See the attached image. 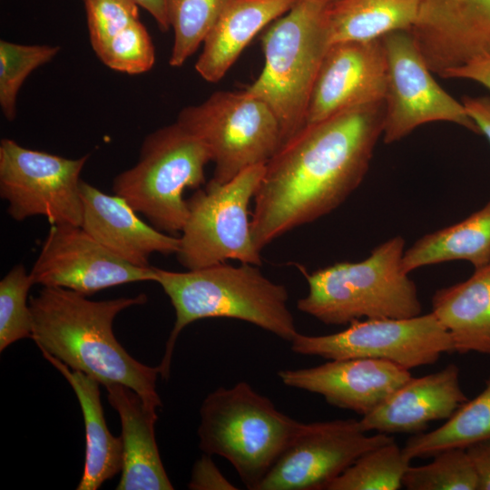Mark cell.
<instances>
[{"mask_svg": "<svg viewBox=\"0 0 490 490\" xmlns=\"http://www.w3.org/2000/svg\"><path fill=\"white\" fill-rule=\"evenodd\" d=\"M384 101L305 125L265 164L250 230L261 251L270 242L337 209L359 186L382 136Z\"/></svg>", "mask_w": 490, "mask_h": 490, "instance_id": "1", "label": "cell"}, {"mask_svg": "<svg viewBox=\"0 0 490 490\" xmlns=\"http://www.w3.org/2000/svg\"><path fill=\"white\" fill-rule=\"evenodd\" d=\"M61 287H43L29 299L33 318L31 338L40 350L81 371L100 384L131 387L148 405L162 406L156 383L158 367L132 358L114 336L113 324L123 309L143 305L147 296L94 301Z\"/></svg>", "mask_w": 490, "mask_h": 490, "instance_id": "2", "label": "cell"}, {"mask_svg": "<svg viewBox=\"0 0 490 490\" xmlns=\"http://www.w3.org/2000/svg\"><path fill=\"white\" fill-rule=\"evenodd\" d=\"M259 266L220 263L187 271L154 267L155 282L169 297L175 322L159 365L168 378L178 337L191 323L203 318H226L247 321L290 342L299 333L288 307L285 286L269 279Z\"/></svg>", "mask_w": 490, "mask_h": 490, "instance_id": "3", "label": "cell"}, {"mask_svg": "<svg viewBox=\"0 0 490 490\" xmlns=\"http://www.w3.org/2000/svg\"><path fill=\"white\" fill-rule=\"evenodd\" d=\"M404 251V239L396 236L360 261L337 262L311 273L300 268L309 290L298 309L328 325L420 315L416 284L402 267Z\"/></svg>", "mask_w": 490, "mask_h": 490, "instance_id": "4", "label": "cell"}, {"mask_svg": "<svg viewBox=\"0 0 490 490\" xmlns=\"http://www.w3.org/2000/svg\"><path fill=\"white\" fill-rule=\"evenodd\" d=\"M200 417L201 450L227 459L251 490L258 489L303 424L245 381L208 394Z\"/></svg>", "mask_w": 490, "mask_h": 490, "instance_id": "5", "label": "cell"}, {"mask_svg": "<svg viewBox=\"0 0 490 490\" xmlns=\"http://www.w3.org/2000/svg\"><path fill=\"white\" fill-rule=\"evenodd\" d=\"M327 5L319 0H298L260 37L264 67L245 91L272 110L279 123L281 145L306 125L312 88L331 45Z\"/></svg>", "mask_w": 490, "mask_h": 490, "instance_id": "6", "label": "cell"}, {"mask_svg": "<svg viewBox=\"0 0 490 490\" xmlns=\"http://www.w3.org/2000/svg\"><path fill=\"white\" fill-rule=\"evenodd\" d=\"M210 162L208 146L175 122L144 138L138 162L114 177L112 191L153 227L176 234L189 214L184 191L205 182Z\"/></svg>", "mask_w": 490, "mask_h": 490, "instance_id": "7", "label": "cell"}, {"mask_svg": "<svg viewBox=\"0 0 490 490\" xmlns=\"http://www.w3.org/2000/svg\"><path fill=\"white\" fill-rule=\"evenodd\" d=\"M265 164L250 167L230 181H210L188 200L189 214L181 230L179 262L196 270L237 260L261 265L249 220V205L261 181Z\"/></svg>", "mask_w": 490, "mask_h": 490, "instance_id": "8", "label": "cell"}, {"mask_svg": "<svg viewBox=\"0 0 490 490\" xmlns=\"http://www.w3.org/2000/svg\"><path fill=\"white\" fill-rule=\"evenodd\" d=\"M176 122L208 146L215 165L211 180L219 183L266 164L282 143L272 110L246 91H218L200 104L184 107Z\"/></svg>", "mask_w": 490, "mask_h": 490, "instance_id": "9", "label": "cell"}, {"mask_svg": "<svg viewBox=\"0 0 490 490\" xmlns=\"http://www.w3.org/2000/svg\"><path fill=\"white\" fill-rule=\"evenodd\" d=\"M290 344L293 352L303 356L383 359L408 370L433 365L443 354L453 353L450 336L432 311L407 318L356 320L327 335L299 332Z\"/></svg>", "mask_w": 490, "mask_h": 490, "instance_id": "10", "label": "cell"}, {"mask_svg": "<svg viewBox=\"0 0 490 490\" xmlns=\"http://www.w3.org/2000/svg\"><path fill=\"white\" fill-rule=\"evenodd\" d=\"M89 155L69 159L0 142V196L11 218L22 221L42 216L51 225L81 226L80 174Z\"/></svg>", "mask_w": 490, "mask_h": 490, "instance_id": "11", "label": "cell"}, {"mask_svg": "<svg viewBox=\"0 0 490 490\" xmlns=\"http://www.w3.org/2000/svg\"><path fill=\"white\" fill-rule=\"evenodd\" d=\"M380 39L387 66L382 132L386 143L433 122H452L479 133L462 102L435 81L409 31L393 32Z\"/></svg>", "mask_w": 490, "mask_h": 490, "instance_id": "12", "label": "cell"}, {"mask_svg": "<svg viewBox=\"0 0 490 490\" xmlns=\"http://www.w3.org/2000/svg\"><path fill=\"white\" fill-rule=\"evenodd\" d=\"M353 418L303 423L257 490H327L365 452L394 440Z\"/></svg>", "mask_w": 490, "mask_h": 490, "instance_id": "13", "label": "cell"}, {"mask_svg": "<svg viewBox=\"0 0 490 490\" xmlns=\"http://www.w3.org/2000/svg\"><path fill=\"white\" fill-rule=\"evenodd\" d=\"M30 275L34 284L65 288L85 296L156 279L153 266L138 267L119 259L74 225L51 226Z\"/></svg>", "mask_w": 490, "mask_h": 490, "instance_id": "14", "label": "cell"}, {"mask_svg": "<svg viewBox=\"0 0 490 490\" xmlns=\"http://www.w3.org/2000/svg\"><path fill=\"white\" fill-rule=\"evenodd\" d=\"M387 77L381 39L332 44L312 88L306 125L357 106L384 101Z\"/></svg>", "mask_w": 490, "mask_h": 490, "instance_id": "15", "label": "cell"}, {"mask_svg": "<svg viewBox=\"0 0 490 490\" xmlns=\"http://www.w3.org/2000/svg\"><path fill=\"white\" fill-rule=\"evenodd\" d=\"M409 32L429 69L441 76L490 55V0H422Z\"/></svg>", "mask_w": 490, "mask_h": 490, "instance_id": "16", "label": "cell"}, {"mask_svg": "<svg viewBox=\"0 0 490 490\" xmlns=\"http://www.w3.org/2000/svg\"><path fill=\"white\" fill-rule=\"evenodd\" d=\"M278 375L285 386L318 394L329 405L361 416L412 377L397 364L367 358L329 359L312 368L279 370Z\"/></svg>", "mask_w": 490, "mask_h": 490, "instance_id": "17", "label": "cell"}, {"mask_svg": "<svg viewBox=\"0 0 490 490\" xmlns=\"http://www.w3.org/2000/svg\"><path fill=\"white\" fill-rule=\"evenodd\" d=\"M459 377L455 364L423 377H411L361 416V428L388 435L424 432L431 422L449 418L468 399Z\"/></svg>", "mask_w": 490, "mask_h": 490, "instance_id": "18", "label": "cell"}, {"mask_svg": "<svg viewBox=\"0 0 490 490\" xmlns=\"http://www.w3.org/2000/svg\"><path fill=\"white\" fill-rule=\"evenodd\" d=\"M81 227L119 259L138 267H149L153 253L176 254L180 238L142 221L121 197L103 192L81 181Z\"/></svg>", "mask_w": 490, "mask_h": 490, "instance_id": "19", "label": "cell"}, {"mask_svg": "<svg viewBox=\"0 0 490 490\" xmlns=\"http://www.w3.org/2000/svg\"><path fill=\"white\" fill-rule=\"evenodd\" d=\"M105 388L122 425V467L116 489L172 490L155 438L157 408L122 384L112 383Z\"/></svg>", "mask_w": 490, "mask_h": 490, "instance_id": "20", "label": "cell"}, {"mask_svg": "<svg viewBox=\"0 0 490 490\" xmlns=\"http://www.w3.org/2000/svg\"><path fill=\"white\" fill-rule=\"evenodd\" d=\"M297 1L226 0L203 41L195 64L198 74L207 82H219L254 36Z\"/></svg>", "mask_w": 490, "mask_h": 490, "instance_id": "21", "label": "cell"}, {"mask_svg": "<svg viewBox=\"0 0 490 490\" xmlns=\"http://www.w3.org/2000/svg\"><path fill=\"white\" fill-rule=\"evenodd\" d=\"M432 312L448 332L453 353L490 355V262L432 297Z\"/></svg>", "mask_w": 490, "mask_h": 490, "instance_id": "22", "label": "cell"}, {"mask_svg": "<svg viewBox=\"0 0 490 490\" xmlns=\"http://www.w3.org/2000/svg\"><path fill=\"white\" fill-rule=\"evenodd\" d=\"M68 381L82 409L85 427V460L77 490H96L122 467V436H113L106 425L100 397V383L86 374L73 370L64 362L40 350Z\"/></svg>", "mask_w": 490, "mask_h": 490, "instance_id": "23", "label": "cell"}, {"mask_svg": "<svg viewBox=\"0 0 490 490\" xmlns=\"http://www.w3.org/2000/svg\"><path fill=\"white\" fill-rule=\"evenodd\" d=\"M422 0H338L325 9L330 44L367 42L410 31Z\"/></svg>", "mask_w": 490, "mask_h": 490, "instance_id": "24", "label": "cell"}, {"mask_svg": "<svg viewBox=\"0 0 490 490\" xmlns=\"http://www.w3.org/2000/svg\"><path fill=\"white\" fill-rule=\"evenodd\" d=\"M466 260L475 269L490 262V199L465 220L427 233L405 250L406 273L432 264Z\"/></svg>", "mask_w": 490, "mask_h": 490, "instance_id": "25", "label": "cell"}, {"mask_svg": "<svg viewBox=\"0 0 490 490\" xmlns=\"http://www.w3.org/2000/svg\"><path fill=\"white\" fill-rule=\"evenodd\" d=\"M490 440V377L475 397L464 402L439 427L415 434L402 448L407 459L427 458L450 448Z\"/></svg>", "mask_w": 490, "mask_h": 490, "instance_id": "26", "label": "cell"}, {"mask_svg": "<svg viewBox=\"0 0 490 490\" xmlns=\"http://www.w3.org/2000/svg\"><path fill=\"white\" fill-rule=\"evenodd\" d=\"M395 439L358 457L327 490H397L410 466Z\"/></svg>", "mask_w": 490, "mask_h": 490, "instance_id": "27", "label": "cell"}, {"mask_svg": "<svg viewBox=\"0 0 490 490\" xmlns=\"http://www.w3.org/2000/svg\"><path fill=\"white\" fill-rule=\"evenodd\" d=\"M226 0H166L170 26L174 33L169 60L181 66L203 43Z\"/></svg>", "mask_w": 490, "mask_h": 490, "instance_id": "28", "label": "cell"}, {"mask_svg": "<svg viewBox=\"0 0 490 490\" xmlns=\"http://www.w3.org/2000/svg\"><path fill=\"white\" fill-rule=\"evenodd\" d=\"M423 466H409L403 486L408 490H479L473 461L465 448L437 453Z\"/></svg>", "mask_w": 490, "mask_h": 490, "instance_id": "29", "label": "cell"}, {"mask_svg": "<svg viewBox=\"0 0 490 490\" xmlns=\"http://www.w3.org/2000/svg\"><path fill=\"white\" fill-rule=\"evenodd\" d=\"M60 50L59 45L0 41V107L6 120L15 118L17 95L25 79L51 62Z\"/></svg>", "mask_w": 490, "mask_h": 490, "instance_id": "30", "label": "cell"}, {"mask_svg": "<svg viewBox=\"0 0 490 490\" xmlns=\"http://www.w3.org/2000/svg\"><path fill=\"white\" fill-rule=\"evenodd\" d=\"M34 285L24 265L14 266L0 281V351L31 338L33 318L27 296Z\"/></svg>", "mask_w": 490, "mask_h": 490, "instance_id": "31", "label": "cell"}, {"mask_svg": "<svg viewBox=\"0 0 490 490\" xmlns=\"http://www.w3.org/2000/svg\"><path fill=\"white\" fill-rule=\"evenodd\" d=\"M95 54L107 67L129 74L148 72L155 63L152 38L140 20L117 34Z\"/></svg>", "mask_w": 490, "mask_h": 490, "instance_id": "32", "label": "cell"}, {"mask_svg": "<svg viewBox=\"0 0 490 490\" xmlns=\"http://www.w3.org/2000/svg\"><path fill=\"white\" fill-rule=\"evenodd\" d=\"M94 52L121 31L139 20L138 5L133 0H82Z\"/></svg>", "mask_w": 490, "mask_h": 490, "instance_id": "33", "label": "cell"}, {"mask_svg": "<svg viewBox=\"0 0 490 490\" xmlns=\"http://www.w3.org/2000/svg\"><path fill=\"white\" fill-rule=\"evenodd\" d=\"M211 456L204 454L194 464L188 487L197 490L236 489L237 487L222 475Z\"/></svg>", "mask_w": 490, "mask_h": 490, "instance_id": "34", "label": "cell"}, {"mask_svg": "<svg viewBox=\"0 0 490 490\" xmlns=\"http://www.w3.org/2000/svg\"><path fill=\"white\" fill-rule=\"evenodd\" d=\"M441 76L470 80L490 90V55L478 57L464 65L449 69Z\"/></svg>", "mask_w": 490, "mask_h": 490, "instance_id": "35", "label": "cell"}, {"mask_svg": "<svg viewBox=\"0 0 490 490\" xmlns=\"http://www.w3.org/2000/svg\"><path fill=\"white\" fill-rule=\"evenodd\" d=\"M467 114L476 125L479 133H482L490 142V97L465 96L462 99Z\"/></svg>", "mask_w": 490, "mask_h": 490, "instance_id": "36", "label": "cell"}, {"mask_svg": "<svg viewBox=\"0 0 490 490\" xmlns=\"http://www.w3.org/2000/svg\"><path fill=\"white\" fill-rule=\"evenodd\" d=\"M479 481V490H490V440L466 448Z\"/></svg>", "mask_w": 490, "mask_h": 490, "instance_id": "37", "label": "cell"}, {"mask_svg": "<svg viewBox=\"0 0 490 490\" xmlns=\"http://www.w3.org/2000/svg\"><path fill=\"white\" fill-rule=\"evenodd\" d=\"M139 6L152 15L162 32L170 29L166 0H133Z\"/></svg>", "mask_w": 490, "mask_h": 490, "instance_id": "38", "label": "cell"}, {"mask_svg": "<svg viewBox=\"0 0 490 490\" xmlns=\"http://www.w3.org/2000/svg\"><path fill=\"white\" fill-rule=\"evenodd\" d=\"M327 5L330 4V3H333V2H336V1H338V0H319Z\"/></svg>", "mask_w": 490, "mask_h": 490, "instance_id": "39", "label": "cell"}]
</instances>
